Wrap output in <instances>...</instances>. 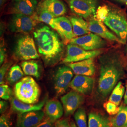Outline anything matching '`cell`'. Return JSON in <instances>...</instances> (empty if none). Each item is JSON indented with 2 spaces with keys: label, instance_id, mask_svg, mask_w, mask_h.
Returning <instances> with one entry per match:
<instances>
[{
  "label": "cell",
  "instance_id": "cell-36",
  "mask_svg": "<svg viewBox=\"0 0 127 127\" xmlns=\"http://www.w3.org/2000/svg\"><path fill=\"white\" fill-rule=\"evenodd\" d=\"M6 58V50L3 46H0V64L3 63Z\"/></svg>",
  "mask_w": 127,
  "mask_h": 127
},
{
  "label": "cell",
  "instance_id": "cell-33",
  "mask_svg": "<svg viewBox=\"0 0 127 127\" xmlns=\"http://www.w3.org/2000/svg\"><path fill=\"white\" fill-rule=\"evenodd\" d=\"M54 123V122L49 118H47L42 120L34 127H56V125H55Z\"/></svg>",
  "mask_w": 127,
  "mask_h": 127
},
{
  "label": "cell",
  "instance_id": "cell-38",
  "mask_svg": "<svg viewBox=\"0 0 127 127\" xmlns=\"http://www.w3.org/2000/svg\"><path fill=\"white\" fill-rule=\"evenodd\" d=\"M124 103L125 104H127V82L126 86V91H125L124 95Z\"/></svg>",
  "mask_w": 127,
  "mask_h": 127
},
{
  "label": "cell",
  "instance_id": "cell-34",
  "mask_svg": "<svg viewBox=\"0 0 127 127\" xmlns=\"http://www.w3.org/2000/svg\"><path fill=\"white\" fill-rule=\"evenodd\" d=\"M10 123L8 116L4 114L0 118V127H10Z\"/></svg>",
  "mask_w": 127,
  "mask_h": 127
},
{
  "label": "cell",
  "instance_id": "cell-42",
  "mask_svg": "<svg viewBox=\"0 0 127 127\" xmlns=\"http://www.w3.org/2000/svg\"><path fill=\"white\" fill-rule=\"evenodd\" d=\"M126 52L127 53V46H126Z\"/></svg>",
  "mask_w": 127,
  "mask_h": 127
},
{
  "label": "cell",
  "instance_id": "cell-16",
  "mask_svg": "<svg viewBox=\"0 0 127 127\" xmlns=\"http://www.w3.org/2000/svg\"><path fill=\"white\" fill-rule=\"evenodd\" d=\"M76 75L91 76L95 73V66L92 59L83 60L68 64Z\"/></svg>",
  "mask_w": 127,
  "mask_h": 127
},
{
  "label": "cell",
  "instance_id": "cell-6",
  "mask_svg": "<svg viewBox=\"0 0 127 127\" xmlns=\"http://www.w3.org/2000/svg\"><path fill=\"white\" fill-rule=\"evenodd\" d=\"M99 50L88 51L80 46L70 43L67 47V54L64 59V63H74L89 59H93L101 54Z\"/></svg>",
  "mask_w": 127,
  "mask_h": 127
},
{
  "label": "cell",
  "instance_id": "cell-32",
  "mask_svg": "<svg viewBox=\"0 0 127 127\" xmlns=\"http://www.w3.org/2000/svg\"><path fill=\"white\" fill-rule=\"evenodd\" d=\"M12 63L11 62H6L1 67L0 69V85L3 84L4 83V79L5 74L6 72L8 70L9 67H10Z\"/></svg>",
  "mask_w": 127,
  "mask_h": 127
},
{
  "label": "cell",
  "instance_id": "cell-15",
  "mask_svg": "<svg viewBox=\"0 0 127 127\" xmlns=\"http://www.w3.org/2000/svg\"><path fill=\"white\" fill-rule=\"evenodd\" d=\"M88 26L90 32L96 34L104 39L120 42L118 37L109 31L102 21L96 19H93L89 21Z\"/></svg>",
  "mask_w": 127,
  "mask_h": 127
},
{
  "label": "cell",
  "instance_id": "cell-31",
  "mask_svg": "<svg viewBox=\"0 0 127 127\" xmlns=\"http://www.w3.org/2000/svg\"><path fill=\"white\" fill-rule=\"evenodd\" d=\"M109 12V10L106 6H104L99 7L96 9L95 12V17L96 19L103 22L108 15Z\"/></svg>",
  "mask_w": 127,
  "mask_h": 127
},
{
  "label": "cell",
  "instance_id": "cell-11",
  "mask_svg": "<svg viewBox=\"0 0 127 127\" xmlns=\"http://www.w3.org/2000/svg\"><path fill=\"white\" fill-rule=\"evenodd\" d=\"M65 115L66 116L73 114L84 101L83 95L76 91H71L61 98Z\"/></svg>",
  "mask_w": 127,
  "mask_h": 127
},
{
  "label": "cell",
  "instance_id": "cell-8",
  "mask_svg": "<svg viewBox=\"0 0 127 127\" xmlns=\"http://www.w3.org/2000/svg\"><path fill=\"white\" fill-rule=\"evenodd\" d=\"M68 3L73 13L83 18H88L95 13L97 0H69Z\"/></svg>",
  "mask_w": 127,
  "mask_h": 127
},
{
  "label": "cell",
  "instance_id": "cell-12",
  "mask_svg": "<svg viewBox=\"0 0 127 127\" xmlns=\"http://www.w3.org/2000/svg\"><path fill=\"white\" fill-rule=\"evenodd\" d=\"M44 116V113L41 110L33 111L18 114L16 127H34L41 122Z\"/></svg>",
  "mask_w": 127,
  "mask_h": 127
},
{
  "label": "cell",
  "instance_id": "cell-14",
  "mask_svg": "<svg viewBox=\"0 0 127 127\" xmlns=\"http://www.w3.org/2000/svg\"><path fill=\"white\" fill-rule=\"evenodd\" d=\"M37 0H12L10 10L13 14L33 16L37 9Z\"/></svg>",
  "mask_w": 127,
  "mask_h": 127
},
{
  "label": "cell",
  "instance_id": "cell-1",
  "mask_svg": "<svg viewBox=\"0 0 127 127\" xmlns=\"http://www.w3.org/2000/svg\"><path fill=\"white\" fill-rule=\"evenodd\" d=\"M100 62L98 90L100 95L105 97L124 75V66L122 57L115 51L104 55Z\"/></svg>",
  "mask_w": 127,
  "mask_h": 127
},
{
  "label": "cell",
  "instance_id": "cell-24",
  "mask_svg": "<svg viewBox=\"0 0 127 127\" xmlns=\"http://www.w3.org/2000/svg\"><path fill=\"white\" fill-rule=\"evenodd\" d=\"M112 127H127V106H122L111 121Z\"/></svg>",
  "mask_w": 127,
  "mask_h": 127
},
{
  "label": "cell",
  "instance_id": "cell-39",
  "mask_svg": "<svg viewBox=\"0 0 127 127\" xmlns=\"http://www.w3.org/2000/svg\"><path fill=\"white\" fill-rule=\"evenodd\" d=\"M115 0L119 2L127 5V0Z\"/></svg>",
  "mask_w": 127,
  "mask_h": 127
},
{
  "label": "cell",
  "instance_id": "cell-26",
  "mask_svg": "<svg viewBox=\"0 0 127 127\" xmlns=\"http://www.w3.org/2000/svg\"><path fill=\"white\" fill-rule=\"evenodd\" d=\"M125 93V88L122 82H118L110 96L109 102L119 106Z\"/></svg>",
  "mask_w": 127,
  "mask_h": 127
},
{
  "label": "cell",
  "instance_id": "cell-41",
  "mask_svg": "<svg viewBox=\"0 0 127 127\" xmlns=\"http://www.w3.org/2000/svg\"><path fill=\"white\" fill-rule=\"evenodd\" d=\"M71 127H77L76 125L73 122H71Z\"/></svg>",
  "mask_w": 127,
  "mask_h": 127
},
{
  "label": "cell",
  "instance_id": "cell-23",
  "mask_svg": "<svg viewBox=\"0 0 127 127\" xmlns=\"http://www.w3.org/2000/svg\"><path fill=\"white\" fill-rule=\"evenodd\" d=\"M21 67L26 75L36 77L37 79L40 77L39 65L36 61L34 60L23 61L21 64Z\"/></svg>",
  "mask_w": 127,
  "mask_h": 127
},
{
  "label": "cell",
  "instance_id": "cell-35",
  "mask_svg": "<svg viewBox=\"0 0 127 127\" xmlns=\"http://www.w3.org/2000/svg\"><path fill=\"white\" fill-rule=\"evenodd\" d=\"M56 127H71V124L66 119L58 121L56 123Z\"/></svg>",
  "mask_w": 127,
  "mask_h": 127
},
{
  "label": "cell",
  "instance_id": "cell-43",
  "mask_svg": "<svg viewBox=\"0 0 127 127\" xmlns=\"http://www.w3.org/2000/svg\"></svg>",
  "mask_w": 127,
  "mask_h": 127
},
{
  "label": "cell",
  "instance_id": "cell-10",
  "mask_svg": "<svg viewBox=\"0 0 127 127\" xmlns=\"http://www.w3.org/2000/svg\"><path fill=\"white\" fill-rule=\"evenodd\" d=\"M21 14H14L11 19V27L12 31L19 32H29L32 31L38 20L35 16L32 17Z\"/></svg>",
  "mask_w": 127,
  "mask_h": 127
},
{
  "label": "cell",
  "instance_id": "cell-37",
  "mask_svg": "<svg viewBox=\"0 0 127 127\" xmlns=\"http://www.w3.org/2000/svg\"><path fill=\"white\" fill-rule=\"evenodd\" d=\"M8 108V103L7 102L5 101H0V113L2 114L6 111V110Z\"/></svg>",
  "mask_w": 127,
  "mask_h": 127
},
{
  "label": "cell",
  "instance_id": "cell-19",
  "mask_svg": "<svg viewBox=\"0 0 127 127\" xmlns=\"http://www.w3.org/2000/svg\"><path fill=\"white\" fill-rule=\"evenodd\" d=\"M40 7L50 12L55 18L62 16L67 12L65 5L60 0H44Z\"/></svg>",
  "mask_w": 127,
  "mask_h": 127
},
{
  "label": "cell",
  "instance_id": "cell-2",
  "mask_svg": "<svg viewBox=\"0 0 127 127\" xmlns=\"http://www.w3.org/2000/svg\"><path fill=\"white\" fill-rule=\"evenodd\" d=\"M33 35L39 53L46 59L54 58L62 50L58 34L47 26L37 29Z\"/></svg>",
  "mask_w": 127,
  "mask_h": 127
},
{
  "label": "cell",
  "instance_id": "cell-4",
  "mask_svg": "<svg viewBox=\"0 0 127 127\" xmlns=\"http://www.w3.org/2000/svg\"><path fill=\"white\" fill-rule=\"evenodd\" d=\"M103 22L116 34L120 43L122 44L126 43L127 21L123 13L116 10H109L108 15Z\"/></svg>",
  "mask_w": 127,
  "mask_h": 127
},
{
  "label": "cell",
  "instance_id": "cell-22",
  "mask_svg": "<svg viewBox=\"0 0 127 127\" xmlns=\"http://www.w3.org/2000/svg\"><path fill=\"white\" fill-rule=\"evenodd\" d=\"M108 118L97 113H91L89 115L88 127H111Z\"/></svg>",
  "mask_w": 127,
  "mask_h": 127
},
{
  "label": "cell",
  "instance_id": "cell-5",
  "mask_svg": "<svg viewBox=\"0 0 127 127\" xmlns=\"http://www.w3.org/2000/svg\"><path fill=\"white\" fill-rule=\"evenodd\" d=\"M15 51L20 59L28 60L39 58L34 41L29 36L23 37L18 40Z\"/></svg>",
  "mask_w": 127,
  "mask_h": 127
},
{
  "label": "cell",
  "instance_id": "cell-20",
  "mask_svg": "<svg viewBox=\"0 0 127 127\" xmlns=\"http://www.w3.org/2000/svg\"><path fill=\"white\" fill-rule=\"evenodd\" d=\"M45 112L47 118L55 122L63 115V108L59 101L49 100L45 104Z\"/></svg>",
  "mask_w": 127,
  "mask_h": 127
},
{
  "label": "cell",
  "instance_id": "cell-7",
  "mask_svg": "<svg viewBox=\"0 0 127 127\" xmlns=\"http://www.w3.org/2000/svg\"><path fill=\"white\" fill-rule=\"evenodd\" d=\"M71 43L80 46L88 51L98 50L106 45V41L94 33H89L82 36L74 38Z\"/></svg>",
  "mask_w": 127,
  "mask_h": 127
},
{
  "label": "cell",
  "instance_id": "cell-27",
  "mask_svg": "<svg viewBox=\"0 0 127 127\" xmlns=\"http://www.w3.org/2000/svg\"><path fill=\"white\" fill-rule=\"evenodd\" d=\"M24 76L23 70L18 65H15L10 68L8 73L7 80L10 84L18 81Z\"/></svg>",
  "mask_w": 127,
  "mask_h": 127
},
{
  "label": "cell",
  "instance_id": "cell-9",
  "mask_svg": "<svg viewBox=\"0 0 127 127\" xmlns=\"http://www.w3.org/2000/svg\"><path fill=\"white\" fill-rule=\"evenodd\" d=\"M73 72L68 66H62L57 70L54 77V89L58 95H62L67 91L72 81Z\"/></svg>",
  "mask_w": 127,
  "mask_h": 127
},
{
  "label": "cell",
  "instance_id": "cell-30",
  "mask_svg": "<svg viewBox=\"0 0 127 127\" xmlns=\"http://www.w3.org/2000/svg\"><path fill=\"white\" fill-rule=\"evenodd\" d=\"M104 106L107 112L112 115H116L122 108V106H118L116 104L109 101L104 103Z\"/></svg>",
  "mask_w": 127,
  "mask_h": 127
},
{
  "label": "cell",
  "instance_id": "cell-40",
  "mask_svg": "<svg viewBox=\"0 0 127 127\" xmlns=\"http://www.w3.org/2000/svg\"><path fill=\"white\" fill-rule=\"evenodd\" d=\"M6 0H0V6H3Z\"/></svg>",
  "mask_w": 127,
  "mask_h": 127
},
{
  "label": "cell",
  "instance_id": "cell-29",
  "mask_svg": "<svg viewBox=\"0 0 127 127\" xmlns=\"http://www.w3.org/2000/svg\"><path fill=\"white\" fill-rule=\"evenodd\" d=\"M12 95V91L8 85L1 84L0 86V98L5 100H9Z\"/></svg>",
  "mask_w": 127,
  "mask_h": 127
},
{
  "label": "cell",
  "instance_id": "cell-17",
  "mask_svg": "<svg viewBox=\"0 0 127 127\" xmlns=\"http://www.w3.org/2000/svg\"><path fill=\"white\" fill-rule=\"evenodd\" d=\"M57 25V32L59 35L68 41L72 40L74 38L73 26L70 20L64 16H60L55 18Z\"/></svg>",
  "mask_w": 127,
  "mask_h": 127
},
{
  "label": "cell",
  "instance_id": "cell-13",
  "mask_svg": "<svg viewBox=\"0 0 127 127\" xmlns=\"http://www.w3.org/2000/svg\"><path fill=\"white\" fill-rule=\"evenodd\" d=\"M94 82V79L90 76L76 75L70 82L69 87L82 94L89 95L92 91Z\"/></svg>",
  "mask_w": 127,
  "mask_h": 127
},
{
  "label": "cell",
  "instance_id": "cell-18",
  "mask_svg": "<svg viewBox=\"0 0 127 127\" xmlns=\"http://www.w3.org/2000/svg\"><path fill=\"white\" fill-rule=\"evenodd\" d=\"M45 100H43L36 104H29L20 101L17 98L12 97L10 101V104L11 108L14 112L21 114L33 111L41 110L45 104Z\"/></svg>",
  "mask_w": 127,
  "mask_h": 127
},
{
  "label": "cell",
  "instance_id": "cell-25",
  "mask_svg": "<svg viewBox=\"0 0 127 127\" xmlns=\"http://www.w3.org/2000/svg\"><path fill=\"white\" fill-rule=\"evenodd\" d=\"M39 9V15H36V18L38 20L44 22L49 25L51 27L57 31L58 27L55 22V17L50 12L47 10L40 7Z\"/></svg>",
  "mask_w": 127,
  "mask_h": 127
},
{
  "label": "cell",
  "instance_id": "cell-3",
  "mask_svg": "<svg viewBox=\"0 0 127 127\" xmlns=\"http://www.w3.org/2000/svg\"><path fill=\"white\" fill-rule=\"evenodd\" d=\"M14 93L16 97L20 101L29 104H35L39 99L40 89L33 78L27 76L16 84Z\"/></svg>",
  "mask_w": 127,
  "mask_h": 127
},
{
  "label": "cell",
  "instance_id": "cell-28",
  "mask_svg": "<svg viewBox=\"0 0 127 127\" xmlns=\"http://www.w3.org/2000/svg\"><path fill=\"white\" fill-rule=\"evenodd\" d=\"M74 118L78 127H88L87 123V116L84 109L79 107L76 111Z\"/></svg>",
  "mask_w": 127,
  "mask_h": 127
},
{
  "label": "cell",
  "instance_id": "cell-21",
  "mask_svg": "<svg viewBox=\"0 0 127 127\" xmlns=\"http://www.w3.org/2000/svg\"><path fill=\"white\" fill-rule=\"evenodd\" d=\"M75 37L82 36L90 33L88 23L81 17H73L70 18Z\"/></svg>",
  "mask_w": 127,
  "mask_h": 127
}]
</instances>
